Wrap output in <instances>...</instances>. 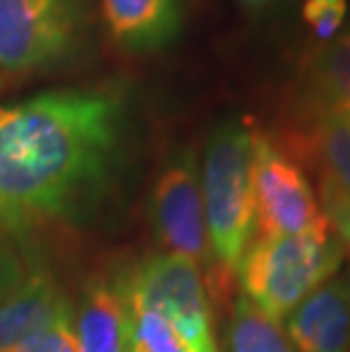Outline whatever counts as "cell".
<instances>
[{"label":"cell","instance_id":"d6986e66","mask_svg":"<svg viewBox=\"0 0 350 352\" xmlns=\"http://www.w3.org/2000/svg\"><path fill=\"white\" fill-rule=\"evenodd\" d=\"M25 280V271L21 266L17 252L10 243L0 239V302Z\"/></svg>","mask_w":350,"mask_h":352},{"label":"cell","instance_id":"7a4b0ae2","mask_svg":"<svg viewBox=\"0 0 350 352\" xmlns=\"http://www.w3.org/2000/svg\"><path fill=\"white\" fill-rule=\"evenodd\" d=\"M252 130L226 121L212 132L203 160V207L214 259L228 275L239 273L255 226Z\"/></svg>","mask_w":350,"mask_h":352},{"label":"cell","instance_id":"ac0fdd59","mask_svg":"<svg viewBox=\"0 0 350 352\" xmlns=\"http://www.w3.org/2000/svg\"><path fill=\"white\" fill-rule=\"evenodd\" d=\"M348 3L346 0H305L303 19L314 32L318 41H332L341 32L346 21Z\"/></svg>","mask_w":350,"mask_h":352},{"label":"cell","instance_id":"52a82bcc","mask_svg":"<svg viewBox=\"0 0 350 352\" xmlns=\"http://www.w3.org/2000/svg\"><path fill=\"white\" fill-rule=\"evenodd\" d=\"M121 287L132 309L157 311L189 352H216L203 275L191 261L168 252L153 254Z\"/></svg>","mask_w":350,"mask_h":352},{"label":"cell","instance_id":"ba28073f","mask_svg":"<svg viewBox=\"0 0 350 352\" xmlns=\"http://www.w3.org/2000/svg\"><path fill=\"white\" fill-rule=\"evenodd\" d=\"M287 336L298 352L350 350V271L332 275L289 314Z\"/></svg>","mask_w":350,"mask_h":352},{"label":"cell","instance_id":"4fadbf2b","mask_svg":"<svg viewBox=\"0 0 350 352\" xmlns=\"http://www.w3.org/2000/svg\"><path fill=\"white\" fill-rule=\"evenodd\" d=\"M303 104L350 116V28L311 55Z\"/></svg>","mask_w":350,"mask_h":352},{"label":"cell","instance_id":"30bf717a","mask_svg":"<svg viewBox=\"0 0 350 352\" xmlns=\"http://www.w3.org/2000/svg\"><path fill=\"white\" fill-rule=\"evenodd\" d=\"M73 318L80 352H130L132 309L121 284L94 280Z\"/></svg>","mask_w":350,"mask_h":352},{"label":"cell","instance_id":"5bb4252c","mask_svg":"<svg viewBox=\"0 0 350 352\" xmlns=\"http://www.w3.org/2000/svg\"><path fill=\"white\" fill-rule=\"evenodd\" d=\"M228 350L230 352H296L280 320L252 305L245 296L234 302L232 318L228 327Z\"/></svg>","mask_w":350,"mask_h":352},{"label":"cell","instance_id":"3957f363","mask_svg":"<svg viewBox=\"0 0 350 352\" xmlns=\"http://www.w3.org/2000/svg\"><path fill=\"white\" fill-rule=\"evenodd\" d=\"M344 245L330 236H257L239 275L243 296L266 316L282 320L325 280L337 275Z\"/></svg>","mask_w":350,"mask_h":352},{"label":"cell","instance_id":"7c38bea8","mask_svg":"<svg viewBox=\"0 0 350 352\" xmlns=\"http://www.w3.org/2000/svg\"><path fill=\"white\" fill-rule=\"evenodd\" d=\"M66 309H71V305L53 277L43 271L25 275V280L0 302V352L14 350Z\"/></svg>","mask_w":350,"mask_h":352},{"label":"cell","instance_id":"ffe728a7","mask_svg":"<svg viewBox=\"0 0 350 352\" xmlns=\"http://www.w3.org/2000/svg\"><path fill=\"white\" fill-rule=\"evenodd\" d=\"M245 5H252V7H257V5H266V3H271V0H243Z\"/></svg>","mask_w":350,"mask_h":352},{"label":"cell","instance_id":"6da1fadb","mask_svg":"<svg viewBox=\"0 0 350 352\" xmlns=\"http://www.w3.org/2000/svg\"><path fill=\"white\" fill-rule=\"evenodd\" d=\"M123 104L102 91H46L0 107V221L66 214L107 175Z\"/></svg>","mask_w":350,"mask_h":352},{"label":"cell","instance_id":"277c9868","mask_svg":"<svg viewBox=\"0 0 350 352\" xmlns=\"http://www.w3.org/2000/svg\"><path fill=\"white\" fill-rule=\"evenodd\" d=\"M153 221L168 254L191 261L203 275L205 291H210L214 302L226 305L232 298L234 277L223 271L214 259L207 234L203 191L191 153L177 155L155 182Z\"/></svg>","mask_w":350,"mask_h":352},{"label":"cell","instance_id":"9a60e30c","mask_svg":"<svg viewBox=\"0 0 350 352\" xmlns=\"http://www.w3.org/2000/svg\"><path fill=\"white\" fill-rule=\"evenodd\" d=\"M130 352H189V348L157 311L132 309Z\"/></svg>","mask_w":350,"mask_h":352},{"label":"cell","instance_id":"e0dca14e","mask_svg":"<svg viewBox=\"0 0 350 352\" xmlns=\"http://www.w3.org/2000/svg\"><path fill=\"white\" fill-rule=\"evenodd\" d=\"M318 198L332 234L350 254V193L341 189L332 177L318 175Z\"/></svg>","mask_w":350,"mask_h":352},{"label":"cell","instance_id":"9c48e42d","mask_svg":"<svg viewBox=\"0 0 350 352\" xmlns=\"http://www.w3.org/2000/svg\"><path fill=\"white\" fill-rule=\"evenodd\" d=\"M285 151L300 164L316 166L350 193V116L332 109L300 107V123L287 134Z\"/></svg>","mask_w":350,"mask_h":352},{"label":"cell","instance_id":"2e32d148","mask_svg":"<svg viewBox=\"0 0 350 352\" xmlns=\"http://www.w3.org/2000/svg\"><path fill=\"white\" fill-rule=\"evenodd\" d=\"M10 352H80L73 329V307L55 316L48 325L36 329Z\"/></svg>","mask_w":350,"mask_h":352},{"label":"cell","instance_id":"8992f818","mask_svg":"<svg viewBox=\"0 0 350 352\" xmlns=\"http://www.w3.org/2000/svg\"><path fill=\"white\" fill-rule=\"evenodd\" d=\"M85 0H0V69L30 73L71 55L85 30Z\"/></svg>","mask_w":350,"mask_h":352},{"label":"cell","instance_id":"8fae6325","mask_svg":"<svg viewBox=\"0 0 350 352\" xmlns=\"http://www.w3.org/2000/svg\"><path fill=\"white\" fill-rule=\"evenodd\" d=\"M100 5L114 41L128 50L166 48L182 30L180 0H100Z\"/></svg>","mask_w":350,"mask_h":352},{"label":"cell","instance_id":"5b68a950","mask_svg":"<svg viewBox=\"0 0 350 352\" xmlns=\"http://www.w3.org/2000/svg\"><path fill=\"white\" fill-rule=\"evenodd\" d=\"M252 196L259 236H330L307 175L271 134L252 130Z\"/></svg>","mask_w":350,"mask_h":352}]
</instances>
